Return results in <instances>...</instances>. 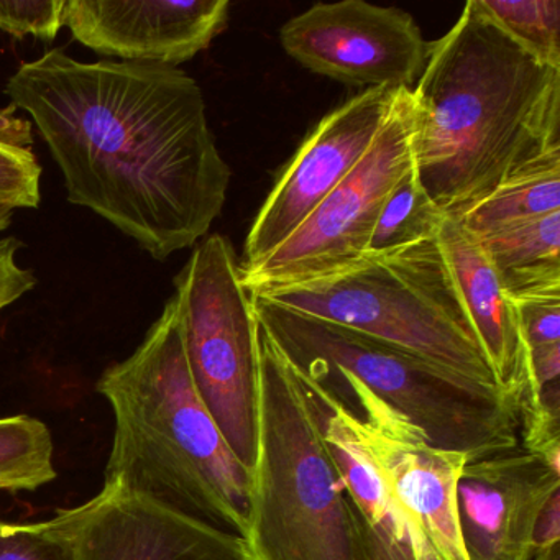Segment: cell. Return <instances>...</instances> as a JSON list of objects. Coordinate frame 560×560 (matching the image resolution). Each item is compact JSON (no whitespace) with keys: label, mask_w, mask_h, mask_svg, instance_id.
<instances>
[{"label":"cell","mask_w":560,"mask_h":560,"mask_svg":"<svg viewBox=\"0 0 560 560\" xmlns=\"http://www.w3.org/2000/svg\"><path fill=\"white\" fill-rule=\"evenodd\" d=\"M0 560H74L73 547L54 520H0Z\"/></svg>","instance_id":"22"},{"label":"cell","mask_w":560,"mask_h":560,"mask_svg":"<svg viewBox=\"0 0 560 560\" xmlns=\"http://www.w3.org/2000/svg\"><path fill=\"white\" fill-rule=\"evenodd\" d=\"M241 258L206 235L175 278L183 350L196 392L245 468L254 460L258 324Z\"/></svg>","instance_id":"7"},{"label":"cell","mask_w":560,"mask_h":560,"mask_svg":"<svg viewBox=\"0 0 560 560\" xmlns=\"http://www.w3.org/2000/svg\"><path fill=\"white\" fill-rule=\"evenodd\" d=\"M248 293L497 385L435 238L324 280Z\"/></svg>","instance_id":"6"},{"label":"cell","mask_w":560,"mask_h":560,"mask_svg":"<svg viewBox=\"0 0 560 560\" xmlns=\"http://www.w3.org/2000/svg\"><path fill=\"white\" fill-rule=\"evenodd\" d=\"M228 0H65L63 27L107 60L178 67L228 28Z\"/></svg>","instance_id":"12"},{"label":"cell","mask_w":560,"mask_h":560,"mask_svg":"<svg viewBox=\"0 0 560 560\" xmlns=\"http://www.w3.org/2000/svg\"><path fill=\"white\" fill-rule=\"evenodd\" d=\"M560 211V150L537 160L468 208L458 221L475 238Z\"/></svg>","instance_id":"17"},{"label":"cell","mask_w":560,"mask_h":560,"mask_svg":"<svg viewBox=\"0 0 560 560\" xmlns=\"http://www.w3.org/2000/svg\"><path fill=\"white\" fill-rule=\"evenodd\" d=\"M447 215L422 188L412 166L383 202L366 245L365 260L434 241Z\"/></svg>","instance_id":"18"},{"label":"cell","mask_w":560,"mask_h":560,"mask_svg":"<svg viewBox=\"0 0 560 560\" xmlns=\"http://www.w3.org/2000/svg\"><path fill=\"white\" fill-rule=\"evenodd\" d=\"M96 389L114 415L104 487L244 533L248 470L196 392L175 296L132 355L104 370Z\"/></svg>","instance_id":"3"},{"label":"cell","mask_w":560,"mask_h":560,"mask_svg":"<svg viewBox=\"0 0 560 560\" xmlns=\"http://www.w3.org/2000/svg\"><path fill=\"white\" fill-rule=\"evenodd\" d=\"M304 382L323 409L324 435L346 488L353 560H439L357 416L310 380Z\"/></svg>","instance_id":"14"},{"label":"cell","mask_w":560,"mask_h":560,"mask_svg":"<svg viewBox=\"0 0 560 560\" xmlns=\"http://www.w3.org/2000/svg\"><path fill=\"white\" fill-rule=\"evenodd\" d=\"M560 544V493L550 498L544 508L539 521H537L536 537H534V550Z\"/></svg>","instance_id":"26"},{"label":"cell","mask_w":560,"mask_h":560,"mask_svg":"<svg viewBox=\"0 0 560 560\" xmlns=\"http://www.w3.org/2000/svg\"><path fill=\"white\" fill-rule=\"evenodd\" d=\"M477 241L511 301L560 291V211Z\"/></svg>","instance_id":"16"},{"label":"cell","mask_w":560,"mask_h":560,"mask_svg":"<svg viewBox=\"0 0 560 560\" xmlns=\"http://www.w3.org/2000/svg\"><path fill=\"white\" fill-rule=\"evenodd\" d=\"M435 241L497 385L521 402L526 388V349L513 301L480 242L457 218L444 219Z\"/></svg>","instance_id":"15"},{"label":"cell","mask_w":560,"mask_h":560,"mask_svg":"<svg viewBox=\"0 0 560 560\" xmlns=\"http://www.w3.org/2000/svg\"><path fill=\"white\" fill-rule=\"evenodd\" d=\"M280 40L306 70L365 90H412L429 51L409 12L365 0L313 5L281 27Z\"/></svg>","instance_id":"9"},{"label":"cell","mask_w":560,"mask_h":560,"mask_svg":"<svg viewBox=\"0 0 560 560\" xmlns=\"http://www.w3.org/2000/svg\"><path fill=\"white\" fill-rule=\"evenodd\" d=\"M557 493L559 471L520 445L468 462L457 485L468 560H530L537 521Z\"/></svg>","instance_id":"13"},{"label":"cell","mask_w":560,"mask_h":560,"mask_svg":"<svg viewBox=\"0 0 560 560\" xmlns=\"http://www.w3.org/2000/svg\"><path fill=\"white\" fill-rule=\"evenodd\" d=\"M57 477L48 425L28 415L0 418V491H37Z\"/></svg>","instance_id":"19"},{"label":"cell","mask_w":560,"mask_h":560,"mask_svg":"<svg viewBox=\"0 0 560 560\" xmlns=\"http://www.w3.org/2000/svg\"><path fill=\"white\" fill-rule=\"evenodd\" d=\"M477 4L517 44L560 68L559 0H477Z\"/></svg>","instance_id":"21"},{"label":"cell","mask_w":560,"mask_h":560,"mask_svg":"<svg viewBox=\"0 0 560 560\" xmlns=\"http://www.w3.org/2000/svg\"><path fill=\"white\" fill-rule=\"evenodd\" d=\"M401 90L373 88L327 114L281 172L245 238L241 270L288 241L372 149Z\"/></svg>","instance_id":"10"},{"label":"cell","mask_w":560,"mask_h":560,"mask_svg":"<svg viewBox=\"0 0 560 560\" xmlns=\"http://www.w3.org/2000/svg\"><path fill=\"white\" fill-rule=\"evenodd\" d=\"M254 428L238 536L244 560H353L346 488L323 409L260 324Z\"/></svg>","instance_id":"4"},{"label":"cell","mask_w":560,"mask_h":560,"mask_svg":"<svg viewBox=\"0 0 560 560\" xmlns=\"http://www.w3.org/2000/svg\"><path fill=\"white\" fill-rule=\"evenodd\" d=\"M24 247L19 238L0 237V314L14 306L37 284L31 268L19 264V252Z\"/></svg>","instance_id":"25"},{"label":"cell","mask_w":560,"mask_h":560,"mask_svg":"<svg viewBox=\"0 0 560 560\" xmlns=\"http://www.w3.org/2000/svg\"><path fill=\"white\" fill-rule=\"evenodd\" d=\"M65 0H0V31L24 40L54 42L63 28Z\"/></svg>","instance_id":"23"},{"label":"cell","mask_w":560,"mask_h":560,"mask_svg":"<svg viewBox=\"0 0 560 560\" xmlns=\"http://www.w3.org/2000/svg\"><path fill=\"white\" fill-rule=\"evenodd\" d=\"M524 349L560 342V291L513 301Z\"/></svg>","instance_id":"24"},{"label":"cell","mask_w":560,"mask_h":560,"mask_svg":"<svg viewBox=\"0 0 560 560\" xmlns=\"http://www.w3.org/2000/svg\"><path fill=\"white\" fill-rule=\"evenodd\" d=\"M411 104L416 175L454 218L560 150V68L517 44L477 0L429 44Z\"/></svg>","instance_id":"2"},{"label":"cell","mask_w":560,"mask_h":560,"mask_svg":"<svg viewBox=\"0 0 560 560\" xmlns=\"http://www.w3.org/2000/svg\"><path fill=\"white\" fill-rule=\"evenodd\" d=\"M5 94L37 127L68 201L153 260L195 247L221 215L232 172L201 86L182 68L80 61L55 48L22 65Z\"/></svg>","instance_id":"1"},{"label":"cell","mask_w":560,"mask_h":560,"mask_svg":"<svg viewBox=\"0 0 560 560\" xmlns=\"http://www.w3.org/2000/svg\"><path fill=\"white\" fill-rule=\"evenodd\" d=\"M51 520L74 560H244L237 534L119 488L103 487Z\"/></svg>","instance_id":"11"},{"label":"cell","mask_w":560,"mask_h":560,"mask_svg":"<svg viewBox=\"0 0 560 560\" xmlns=\"http://www.w3.org/2000/svg\"><path fill=\"white\" fill-rule=\"evenodd\" d=\"M257 323L310 380L349 376L434 447L475 462L520 445V398L339 324L250 294Z\"/></svg>","instance_id":"5"},{"label":"cell","mask_w":560,"mask_h":560,"mask_svg":"<svg viewBox=\"0 0 560 560\" xmlns=\"http://www.w3.org/2000/svg\"><path fill=\"white\" fill-rule=\"evenodd\" d=\"M34 126L12 104L0 107V205L37 209L42 202V170L35 155Z\"/></svg>","instance_id":"20"},{"label":"cell","mask_w":560,"mask_h":560,"mask_svg":"<svg viewBox=\"0 0 560 560\" xmlns=\"http://www.w3.org/2000/svg\"><path fill=\"white\" fill-rule=\"evenodd\" d=\"M415 166L411 90H401L372 149L300 229L258 267L242 271L248 291L324 280L359 267L388 198Z\"/></svg>","instance_id":"8"},{"label":"cell","mask_w":560,"mask_h":560,"mask_svg":"<svg viewBox=\"0 0 560 560\" xmlns=\"http://www.w3.org/2000/svg\"><path fill=\"white\" fill-rule=\"evenodd\" d=\"M530 560H560V544L559 546L546 547V549L534 550Z\"/></svg>","instance_id":"27"},{"label":"cell","mask_w":560,"mask_h":560,"mask_svg":"<svg viewBox=\"0 0 560 560\" xmlns=\"http://www.w3.org/2000/svg\"><path fill=\"white\" fill-rule=\"evenodd\" d=\"M15 209L9 208V206L0 205V234L8 231L11 228L12 221H14Z\"/></svg>","instance_id":"28"}]
</instances>
